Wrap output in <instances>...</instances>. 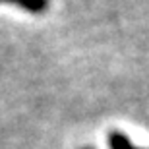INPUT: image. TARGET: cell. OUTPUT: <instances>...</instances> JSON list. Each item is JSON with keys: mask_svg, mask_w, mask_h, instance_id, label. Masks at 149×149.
Segmentation results:
<instances>
[{"mask_svg": "<svg viewBox=\"0 0 149 149\" xmlns=\"http://www.w3.org/2000/svg\"><path fill=\"white\" fill-rule=\"evenodd\" d=\"M0 2L16 4L22 10L29 12V14H45V12L49 10V0H0Z\"/></svg>", "mask_w": 149, "mask_h": 149, "instance_id": "obj_1", "label": "cell"}, {"mask_svg": "<svg viewBox=\"0 0 149 149\" xmlns=\"http://www.w3.org/2000/svg\"><path fill=\"white\" fill-rule=\"evenodd\" d=\"M81 149H93V147H89V145H87V147H81Z\"/></svg>", "mask_w": 149, "mask_h": 149, "instance_id": "obj_3", "label": "cell"}, {"mask_svg": "<svg viewBox=\"0 0 149 149\" xmlns=\"http://www.w3.org/2000/svg\"><path fill=\"white\" fill-rule=\"evenodd\" d=\"M107 141H109V149H138L132 141H130L128 136H124L122 132H116V130L109 134Z\"/></svg>", "mask_w": 149, "mask_h": 149, "instance_id": "obj_2", "label": "cell"}]
</instances>
